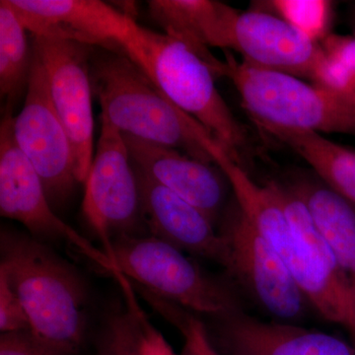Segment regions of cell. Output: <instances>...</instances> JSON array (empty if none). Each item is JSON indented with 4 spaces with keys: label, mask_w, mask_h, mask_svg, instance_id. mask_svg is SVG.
Masks as SVG:
<instances>
[{
    "label": "cell",
    "mask_w": 355,
    "mask_h": 355,
    "mask_svg": "<svg viewBox=\"0 0 355 355\" xmlns=\"http://www.w3.org/2000/svg\"><path fill=\"white\" fill-rule=\"evenodd\" d=\"M135 291L183 336L181 355H221L212 345L209 331L197 314L159 297L142 287L135 286Z\"/></svg>",
    "instance_id": "44dd1931"
},
{
    "label": "cell",
    "mask_w": 355,
    "mask_h": 355,
    "mask_svg": "<svg viewBox=\"0 0 355 355\" xmlns=\"http://www.w3.org/2000/svg\"><path fill=\"white\" fill-rule=\"evenodd\" d=\"M135 168L144 223L151 236L184 253L202 257L227 268L225 240L198 207Z\"/></svg>",
    "instance_id": "5bb4252c"
},
{
    "label": "cell",
    "mask_w": 355,
    "mask_h": 355,
    "mask_svg": "<svg viewBox=\"0 0 355 355\" xmlns=\"http://www.w3.org/2000/svg\"><path fill=\"white\" fill-rule=\"evenodd\" d=\"M291 147L316 172L324 184L355 205V150L320 133L273 128L266 130Z\"/></svg>",
    "instance_id": "d6986e66"
},
{
    "label": "cell",
    "mask_w": 355,
    "mask_h": 355,
    "mask_svg": "<svg viewBox=\"0 0 355 355\" xmlns=\"http://www.w3.org/2000/svg\"><path fill=\"white\" fill-rule=\"evenodd\" d=\"M220 234L229 252L226 270L246 287L263 310L284 323L295 324L305 317L309 302L304 294L237 203L224 219Z\"/></svg>",
    "instance_id": "30bf717a"
},
{
    "label": "cell",
    "mask_w": 355,
    "mask_h": 355,
    "mask_svg": "<svg viewBox=\"0 0 355 355\" xmlns=\"http://www.w3.org/2000/svg\"><path fill=\"white\" fill-rule=\"evenodd\" d=\"M12 114L0 125V214L24 225L37 239L62 242L109 273L114 263L102 248L60 218L44 191L38 173L21 150L13 130Z\"/></svg>",
    "instance_id": "ba28073f"
},
{
    "label": "cell",
    "mask_w": 355,
    "mask_h": 355,
    "mask_svg": "<svg viewBox=\"0 0 355 355\" xmlns=\"http://www.w3.org/2000/svg\"><path fill=\"white\" fill-rule=\"evenodd\" d=\"M149 14L165 35L186 44L205 60L216 76H225V62L210 48L231 50L233 27L239 11L212 0H150Z\"/></svg>",
    "instance_id": "e0dca14e"
},
{
    "label": "cell",
    "mask_w": 355,
    "mask_h": 355,
    "mask_svg": "<svg viewBox=\"0 0 355 355\" xmlns=\"http://www.w3.org/2000/svg\"><path fill=\"white\" fill-rule=\"evenodd\" d=\"M231 50L239 53L248 64L316 84L322 83L328 64L320 43L265 11H239Z\"/></svg>",
    "instance_id": "4fadbf2b"
},
{
    "label": "cell",
    "mask_w": 355,
    "mask_h": 355,
    "mask_svg": "<svg viewBox=\"0 0 355 355\" xmlns=\"http://www.w3.org/2000/svg\"><path fill=\"white\" fill-rule=\"evenodd\" d=\"M33 36L125 53L137 23L100 0H7Z\"/></svg>",
    "instance_id": "7c38bea8"
},
{
    "label": "cell",
    "mask_w": 355,
    "mask_h": 355,
    "mask_svg": "<svg viewBox=\"0 0 355 355\" xmlns=\"http://www.w3.org/2000/svg\"><path fill=\"white\" fill-rule=\"evenodd\" d=\"M123 51L178 109L202 125L245 168L252 149L249 135L222 98L216 74L205 60L178 40L139 24Z\"/></svg>",
    "instance_id": "277c9868"
},
{
    "label": "cell",
    "mask_w": 355,
    "mask_h": 355,
    "mask_svg": "<svg viewBox=\"0 0 355 355\" xmlns=\"http://www.w3.org/2000/svg\"><path fill=\"white\" fill-rule=\"evenodd\" d=\"M212 156L232 187L243 214L272 245L309 304L324 320L345 329L355 349V301L315 222H299L294 235L268 184H257L223 149H216Z\"/></svg>",
    "instance_id": "6da1fadb"
},
{
    "label": "cell",
    "mask_w": 355,
    "mask_h": 355,
    "mask_svg": "<svg viewBox=\"0 0 355 355\" xmlns=\"http://www.w3.org/2000/svg\"><path fill=\"white\" fill-rule=\"evenodd\" d=\"M13 130L51 205L60 207L78 181L69 135L51 101L46 71L34 51L24 106L13 119Z\"/></svg>",
    "instance_id": "9c48e42d"
},
{
    "label": "cell",
    "mask_w": 355,
    "mask_h": 355,
    "mask_svg": "<svg viewBox=\"0 0 355 355\" xmlns=\"http://www.w3.org/2000/svg\"><path fill=\"white\" fill-rule=\"evenodd\" d=\"M90 80L101 114L121 133L214 163L202 144L209 132L178 109L125 53L92 46Z\"/></svg>",
    "instance_id": "3957f363"
},
{
    "label": "cell",
    "mask_w": 355,
    "mask_h": 355,
    "mask_svg": "<svg viewBox=\"0 0 355 355\" xmlns=\"http://www.w3.org/2000/svg\"><path fill=\"white\" fill-rule=\"evenodd\" d=\"M0 355H65L51 349L31 331L1 334Z\"/></svg>",
    "instance_id": "4316f807"
},
{
    "label": "cell",
    "mask_w": 355,
    "mask_h": 355,
    "mask_svg": "<svg viewBox=\"0 0 355 355\" xmlns=\"http://www.w3.org/2000/svg\"><path fill=\"white\" fill-rule=\"evenodd\" d=\"M32 48L43 64L51 101L69 135L77 181L85 183L93 163L92 46L33 36Z\"/></svg>",
    "instance_id": "8fae6325"
},
{
    "label": "cell",
    "mask_w": 355,
    "mask_h": 355,
    "mask_svg": "<svg viewBox=\"0 0 355 355\" xmlns=\"http://www.w3.org/2000/svg\"><path fill=\"white\" fill-rule=\"evenodd\" d=\"M244 109L266 132L273 128L355 135V95L279 72L259 69L226 53Z\"/></svg>",
    "instance_id": "5b68a950"
},
{
    "label": "cell",
    "mask_w": 355,
    "mask_h": 355,
    "mask_svg": "<svg viewBox=\"0 0 355 355\" xmlns=\"http://www.w3.org/2000/svg\"><path fill=\"white\" fill-rule=\"evenodd\" d=\"M113 277L121 292L125 303L132 309L139 323L141 334V349L144 355H175L171 345L168 343L164 336L151 323L148 316L142 309L137 298V292L130 284V279L121 272H114Z\"/></svg>",
    "instance_id": "d4e9b609"
},
{
    "label": "cell",
    "mask_w": 355,
    "mask_h": 355,
    "mask_svg": "<svg viewBox=\"0 0 355 355\" xmlns=\"http://www.w3.org/2000/svg\"><path fill=\"white\" fill-rule=\"evenodd\" d=\"M216 321L209 338L221 355H355L354 345L330 334L260 321L242 311Z\"/></svg>",
    "instance_id": "9a60e30c"
},
{
    "label": "cell",
    "mask_w": 355,
    "mask_h": 355,
    "mask_svg": "<svg viewBox=\"0 0 355 355\" xmlns=\"http://www.w3.org/2000/svg\"><path fill=\"white\" fill-rule=\"evenodd\" d=\"M96 352L97 355H144L139 323L125 303L105 318L96 338Z\"/></svg>",
    "instance_id": "603a6c76"
},
{
    "label": "cell",
    "mask_w": 355,
    "mask_h": 355,
    "mask_svg": "<svg viewBox=\"0 0 355 355\" xmlns=\"http://www.w3.org/2000/svg\"><path fill=\"white\" fill-rule=\"evenodd\" d=\"M132 165L202 211L214 222L225 196L223 180L211 164L123 133Z\"/></svg>",
    "instance_id": "2e32d148"
},
{
    "label": "cell",
    "mask_w": 355,
    "mask_h": 355,
    "mask_svg": "<svg viewBox=\"0 0 355 355\" xmlns=\"http://www.w3.org/2000/svg\"><path fill=\"white\" fill-rule=\"evenodd\" d=\"M266 6L275 15L311 41H323L329 35L331 2L327 0H273Z\"/></svg>",
    "instance_id": "7402d4cb"
},
{
    "label": "cell",
    "mask_w": 355,
    "mask_h": 355,
    "mask_svg": "<svg viewBox=\"0 0 355 355\" xmlns=\"http://www.w3.org/2000/svg\"><path fill=\"white\" fill-rule=\"evenodd\" d=\"M0 275L18 296L31 333L51 349L76 355L87 331V289L81 275L33 236L2 230Z\"/></svg>",
    "instance_id": "7a4b0ae2"
},
{
    "label": "cell",
    "mask_w": 355,
    "mask_h": 355,
    "mask_svg": "<svg viewBox=\"0 0 355 355\" xmlns=\"http://www.w3.org/2000/svg\"><path fill=\"white\" fill-rule=\"evenodd\" d=\"M320 44L329 60L324 86L355 95V36L329 34Z\"/></svg>",
    "instance_id": "cb8c5ba5"
},
{
    "label": "cell",
    "mask_w": 355,
    "mask_h": 355,
    "mask_svg": "<svg viewBox=\"0 0 355 355\" xmlns=\"http://www.w3.org/2000/svg\"><path fill=\"white\" fill-rule=\"evenodd\" d=\"M287 187L309 210L355 301V205L323 182L299 179Z\"/></svg>",
    "instance_id": "ac0fdd59"
},
{
    "label": "cell",
    "mask_w": 355,
    "mask_h": 355,
    "mask_svg": "<svg viewBox=\"0 0 355 355\" xmlns=\"http://www.w3.org/2000/svg\"><path fill=\"white\" fill-rule=\"evenodd\" d=\"M0 331L1 334L31 331L22 303L2 275H0Z\"/></svg>",
    "instance_id": "484cf974"
},
{
    "label": "cell",
    "mask_w": 355,
    "mask_h": 355,
    "mask_svg": "<svg viewBox=\"0 0 355 355\" xmlns=\"http://www.w3.org/2000/svg\"><path fill=\"white\" fill-rule=\"evenodd\" d=\"M83 211L107 256L114 240L144 236L139 184L127 144L123 133L103 114Z\"/></svg>",
    "instance_id": "52a82bcc"
},
{
    "label": "cell",
    "mask_w": 355,
    "mask_h": 355,
    "mask_svg": "<svg viewBox=\"0 0 355 355\" xmlns=\"http://www.w3.org/2000/svg\"><path fill=\"white\" fill-rule=\"evenodd\" d=\"M108 257L114 272L195 314L216 320L241 311L225 284L203 272L183 251L154 236L119 238Z\"/></svg>",
    "instance_id": "8992f818"
},
{
    "label": "cell",
    "mask_w": 355,
    "mask_h": 355,
    "mask_svg": "<svg viewBox=\"0 0 355 355\" xmlns=\"http://www.w3.org/2000/svg\"><path fill=\"white\" fill-rule=\"evenodd\" d=\"M24 26L7 0L0 1V96L4 114H11L27 91L33 62ZM3 114V116H4Z\"/></svg>",
    "instance_id": "ffe728a7"
}]
</instances>
